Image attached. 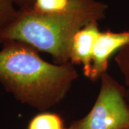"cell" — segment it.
<instances>
[{
  "mask_svg": "<svg viewBox=\"0 0 129 129\" xmlns=\"http://www.w3.org/2000/svg\"><path fill=\"white\" fill-rule=\"evenodd\" d=\"M2 46L0 83L17 101L41 112L62 101L78 78L75 65L48 62L27 44L10 40Z\"/></svg>",
  "mask_w": 129,
  "mask_h": 129,
  "instance_id": "cell-1",
  "label": "cell"
},
{
  "mask_svg": "<svg viewBox=\"0 0 129 129\" xmlns=\"http://www.w3.org/2000/svg\"><path fill=\"white\" fill-rule=\"evenodd\" d=\"M108 6L99 0H70L68 8L54 14L19 9L14 21L0 32V44L14 40L50 55L54 62H70L74 35L88 23L105 19Z\"/></svg>",
  "mask_w": 129,
  "mask_h": 129,
  "instance_id": "cell-2",
  "label": "cell"
},
{
  "mask_svg": "<svg viewBox=\"0 0 129 129\" xmlns=\"http://www.w3.org/2000/svg\"><path fill=\"white\" fill-rule=\"evenodd\" d=\"M70 0H34L31 9L39 14H54L68 8Z\"/></svg>",
  "mask_w": 129,
  "mask_h": 129,
  "instance_id": "cell-7",
  "label": "cell"
},
{
  "mask_svg": "<svg viewBox=\"0 0 129 129\" xmlns=\"http://www.w3.org/2000/svg\"><path fill=\"white\" fill-rule=\"evenodd\" d=\"M98 95L91 110L67 129H129L127 88L108 72L101 76Z\"/></svg>",
  "mask_w": 129,
  "mask_h": 129,
  "instance_id": "cell-3",
  "label": "cell"
},
{
  "mask_svg": "<svg viewBox=\"0 0 129 129\" xmlns=\"http://www.w3.org/2000/svg\"><path fill=\"white\" fill-rule=\"evenodd\" d=\"M126 100L129 104V88H127V90H126Z\"/></svg>",
  "mask_w": 129,
  "mask_h": 129,
  "instance_id": "cell-11",
  "label": "cell"
},
{
  "mask_svg": "<svg viewBox=\"0 0 129 129\" xmlns=\"http://www.w3.org/2000/svg\"><path fill=\"white\" fill-rule=\"evenodd\" d=\"M15 0H0V32L12 23L18 14Z\"/></svg>",
  "mask_w": 129,
  "mask_h": 129,
  "instance_id": "cell-8",
  "label": "cell"
},
{
  "mask_svg": "<svg viewBox=\"0 0 129 129\" xmlns=\"http://www.w3.org/2000/svg\"><path fill=\"white\" fill-rule=\"evenodd\" d=\"M114 60L124 78L126 87L129 88V45L120 49L115 54Z\"/></svg>",
  "mask_w": 129,
  "mask_h": 129,
  "instance_id": "cell-9",
  "label": "cell"
},
{
  "mask_svg": "<svg viewBox=\"0 0 129 129\" xmlns=\"http://www.w3.org/2000/svg\"><path fill=\"white\" fill-rule=\"evenodd\" d=\"M27 129H67L62 116L54 112L44 111L29 120Z\"/></svg>",
  "mask_w": 129,
  "mask_h": 129,
  "instance_id": "cell-6",
  "label": "cell"
},
{
  "mask_svg": "<svg viewBox=\"0 0 129 129\" xmlns=\"http://www.w3.org/2000/svg\"><path fill=\"white\" fill-rule=\"evenodd\" d=\"M129 45V31L101 32L92 52V64L89 79L93 82L100 80L108 72L109 60L120 49Z\"/></svg>",
  "mask_w": 129,
  "mask_h": 129,
  "instance_id": "cell-4",
  "label": "cell"
},
{
  "mask_svg": "<svg viewBox=\"0 0 129 129\" xmlns=\"http://www.w3.org/2000/svg\"><path fill=\"white\" fill-rule=\"evenodd\" d=\"M34 0H15L16 5L18 9H29L31 8L33 5Z\"/></svg>",
  "mask_w": 129,
  "mask_h": 129,
  "instance_id": "cell-10",
  "label": "cell"
},
{
  "mask_svg": "<svg viewBox=\"0 0 129 129\" xmlns=\"http://www.w3.org/2000/svg\"><path fill=\"white\" fill-rule=\"evenodd\" d=\"M101 32L99 22H91L77 32L71 44L70 62L74 65L82 64L84 75L88 78L91 70L93 48Z\"/></svg>",
  "mask_w": 129,
  "mask_h": 129,
  "instance_id": "cell-5",
  "label": "cell"
}]
</instances>
